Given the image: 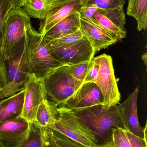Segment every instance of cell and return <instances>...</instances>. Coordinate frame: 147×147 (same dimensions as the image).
I'll return each instance as SVG.
<instances>
[{
	"label": "cell",
	"instance_id": "cell-21",
	"mask_svg": "<svg viewBox=\"0 0 147 147\" xmlns=\"http://www.w3.org/2000/svg\"><path fill=\"white\" fill-rule=\"evenodd\" d=\"M44 128L36 123H29L28 136L19 147H42L43 145Z\"/></svg>",
	"mask_w": 147,
	"mask_h": 147
},
{
	"label": "cell",
	"instance_id": "cell-1",
	"mask_svg": "<svg viewBox=\"0 0 147 147\" xmlns=\"http://www.w3.org/2000/svg\"><path fill=\"white\" fill-rule=\"evenodd\" d=\"M96 136L98 145L111 142L112 130L121 128L128 130L117 105H98L86 109L71 111Z\"/></svg>",
	"mask_w": 147,
	"mask_h": 147
},
{
	"label": "cell",
	"instance_id": "cell-8",
	"mask_svg": "<svg viewBox=\"0 0 147 147\" xmlns=\"http://www.w3.org/2000/svg\"><path fill=\"white\" fill-rule=\"evenodd\" d=\"M23 90L24 101L20 116L28 122H34L39 106L47 98L43 79L37 78L33 74H28Z\"/></svg>",
	"mask_w": 147,
	"mask_h": 147
},
{
	"label": "cell",
	"instance_id": "cell-9",
	"mask_svg": "<svg viewBox=\"0 0 147 147\" xmlns=\"http://www.w3.org/2000/svg\"><path fill=\"white\" fill-rule=\"evenodd\" d=\"M49 50L56 60L66 65L85 61L91 62L96 54L90 43L85 36L73 44Z\"/></svg>",
	"mask_w": 147,
	"mask_h": 147
},
{
	"label": "cell",
	"instance_id": "cell-20",
	"mask_svg": "<svg viewBox=\"0 0 147 147\" xmlns=\"http://www.w3.org/2000/svg\"><path fill=\"white\" fill-rule=\"evenodd\" d=\"M22 7L30 17L41 20L46 15L48 4L47 0H24Z\"/></svg>",
	"mask_w": 147,
	"mask_h": 147
},
{
	"label": "cell",
	"instance_id": "cell-7",
	"mask_svg": "<svg viewBox=\"0 0 147 147\" xmlns=\"http://www.w3.org/2000/svg\"><path fill=\"white\" fill-rule=\"evenodd\" d=\"M95 58L100 65V69L95 83L102 93L104 104L109 106L117 105L121 100V94L114 75L112 57L103 54Z\"/></svg>",
	"mask_w": 147,
	"mask_h": 147
},
{
	"label": "cell",
	"instance_id": "cell-4",
	"mask_svg": "<svg viewBox=\"0 0 147 147\" xmlns=\"http://www.w3.org/2000/svg\"><path fill=\"white\" fill-rule=\"evenodd\" d=\"M43 80L47 98L58 107L69 98L83 83L72 76L66 65L57 68Z\"/></svg>",
	"mask_w": 147,
	"mask_h": 147
},
{
	"label": "cell",
	"instance_id": "cell-29",
	"mask_svg": "<svg viewBox=\"0 0 147 147\" xmlns=\"http://www.w3.org/2000/svg\"><path fill=\"white\" fill-rule=\"evenodd\" d=\"M100 65L95 58H93L89 64L87 74L83 84L88 82L95 83L98 76Z\"/></svg>",
	"mask_w": 147,
	"mask_h": 147
},
{
	"label": "cell",
	"instance_id": "cell-18",
	"mask_svg": "<svg viewBox=\"0 0 147 147\" xmlns=\"http://www.w3.org/2000/svg\"><path fill=\"white\" fill-rule=\"evenodd\" d=\"M127 14L137 22L138 31L146 30L147 27V0H129Z\"/></svg>",
	"mask_w": 147,
	"mask_h": 147
},
{
	"label": "cell",
	"instance_id": "cell-5",
	"mask_svg": "<svg viewBox=\"0 0 147 147\" xmlns=\"http://www.w3.org/2000/svg\"><path fill=\"white\" fill-rule=\"evenodd\" d=\"M56 121L51 128L87 147H96L98 142L91 130L71 111L57 109Z\"/></svg>",
	"mask_w": 147,
	"mask_h": 147
},
{
	"label": "cell",
	"instance_id": "cell-13",
	"mask_svg": "<svg viewBox=\"0 0 147 147\" xmlns=\"http://www.w3.org/2000/svg\"><path fill=\"white\" fill-rule=\"evenodd\" d=\"M79 30L90 43L95 53L116 43L117 39L93 22L80 17Z\"/></svg>",
	"mask_w": 147,
	"mask_h": 147
},
{
	"label": "cell",
	"instance_id": "cell-12",
	"mask_svg": "<svg viewBox=\"0 0 147 147\" xmlns=\"http://www.w3.org/2000/svg\"><path fill=\"white\" fill-rule=\"evenodd\" d=\"M29 123L21 116L0 123V143L4 147H19L28 136Z\"/></svg>",
	"mask_w": 147,
	"mask_h": 147
},
{
	"label": "cell",
	"instance_id": "cell-3",
	"mask_svg": "<svg viewBox=\"0 0 147 147\" xmlns=\"http://www.w3.org/2000/svg\"><path fill=\"white\" fill-rule=\"evenodd\" d=\"M30 18L21 8L12 9L9 12L0 44V54L4 61L12 57L23 45Z\"/></svg>",
	"mask_w": 147,
	"mask_h": 147
},
{
	"label": "cell",
	"instance_id": "cell-32",
	"mask_svg": "<svg viewBox=\"0 0 147 147\" xmlns=\"http://www.w3.org/2000/svg\"><path fill=\"white\" fill-rule=\"evenodd\" d=\"M98 9V8L93 6H84L79 13L80 18L86 19L92 22L93 15Z\"/></svg>",
	"mask_w": 147,
	"mask_h": 147
},
{
	"label": "cell",
	"instance_id": "cell-19",
	"mask_svg": "<svg viewBox=\"0 0 147 147\" xmlns=\"http://www.w3.org/2000/svg\"><path fill=\"white\" fill-rule=\"evenodd\" d=\"M92 22L103 28L119 40L126 38L127 32H123L116 26L98 9L93 16Z\"/></svg>",
	"mask_w": 147,
	"mask_h": 147
},
{
	"label": "cell",
	"instance_id": "cell-11",
	"mask_svg": "<svg viewBox=\"0 0 147 147\" xmlns=\"http://www.w3.org/2000/svg\"><path fill=\"white\" fill-rule=\"evenodd\" d=\"M101 104H104V97L102 92L96 83L88 82L82 84L58 108L72 111Z\"/></svg>",
	"mask_w": 147,
	"mask_h": 147
},
{
	"label": "cell",
	"instance_id": "cell-38",
	"mask_svg": "<svg viewBox=\"0 0 147 147\" xmlns=\"http://www.w3.org/2000/svg\"><path fill=\"white\" fill-rule=\"evenodd\" d=\"M2 108V102L1 99L0 100V111Z\"/></svg>",
	"mask_w": 147,
	"mask_h": 147
},
{
	"label": "cell",
	"instance_id": "cell-28",
	"mask_svg": "<svg viewBox=\"0 0 147 147\" xmlns=\"http://www.w3.org/2000/svg\"><path fill=\"white\" fill-rule=\"evenodd\" d=\"M12 9V0H0V44L5 21Z\"/></svg>",
	"mask_w": 147,
	"mask_h": 147
},
{
	"label": "cell",
	"instance_id": "cell-39",
	"mask_svg": "<svg viewBox=\"0 0 147 147\" xmlns=\"http://www.w3.org/2000/svg\"><path fill=\"white\" fill-rule=\"evenodd\" d=\"M0 147H4L2 145H1V143H0Z\"/></svg>",
	"mask_w": 147,
	"mask_h": 147
},
{
	"label": "cell",
	"instance_id": "cell-23",
	"mask_svg": "<svg viewBox=\"0 0 147 147\" xmlns=\"http://www.w3.org/2000/svg\"><path fill=\"white\" fill-rule=\"evenodd\" d=\"M45 133L58 147H87L50 127L44 128Z\"/></svg>",
	"mask_w": 147,
	"mask_h": 147
},
{
	"label": "cell",
	"instance_id": "cell-16",
	"mask_svg": "<svg viewBox=\"0 0 147 147\" xmlns=\"http://www.w3.org/2000/svg\"><path fill=\"white\" fill-rule=\"evenodd\" d=\"M24 96V90H22L11 96L1 99L2 108L0 111V123L20 115L23 108Z\"/></svg>",
	"mask_w": 147,
	"mask_h": 147
},
{
	"label": "cell",
	"instance_id": "cell-2",
	"mask_svg": "<svg viewBox=\"0 0 147 147\" xmlns=\"http://www.w3.org/2000/svg\"><path fill=\"white\" fill-rule=\"evenodd\" d=\"M24 46L30 72L37 78H44L64 65L53 57L44 36L33 28L31 22L26 27Z\"/></svg>",
	"mask_w": 147,
	"mask_h": 147
},
{
	"label": "cell",
	"instance_id": "cell-25",
	"mask_svg": "<svg viewBox=\"0 0 147 147\" xmlns=\"http://www.w3.org/2000/svg\"><path fill=\"white\" fill-rule=\"evenodd\" d=\"M126 131L121 128L113 129L111 142L113 147H131Z\"/></svg>",
	"mask_w": 147,
	"mask_h": 147
},
{
	"label": "cell",
	"instance_id": "cell-10",
	"mask_svg": "<svg viewBox=\"0 0 147 147\" xmlns=\"http://www.w3.org/2000/svg\"><path fill=\"white\" fill-rule=\"evenodd\" d=\"M86 0H58L48 4L46 15L40 20L39 32L44 35L56 24L75 12L79 13Z\"/></svg>",
	"mask_w": 147,
	"mask_h": 147
},
{
	"label": "cell",
	"instance_id": "cell-24",
	"mask_svg": "<svg viewBox=\"0 0 147 147\" xmlns=\"http://www.w3.org/2000/svg\"><path fill=\"white\" fill-rule=\"evenodd\" d=\"M84 37V36H83L79 29L75 32L59 38L51 40L45 39V38L44 39L48 49H51L66 46L68 45L73 44L82 39Z\"/></svg>",
	"mask_w": 147,
	"mask_h": 147
},
{
	"label": "cell",
	"instance_id": "cell-6",
	"mask_svg": "<svg viewBox=\"0 0 147 147\" xmlns=\"http://www.w3.org/2000/svg\"><path fill=\"white\" fill-rule=\"evenodd\" d=\"M7 62V83L0 92V100L11 96L23 90L27 76L31 73L27 61L24 42L17 53Z\"/></svg>",
	"mask_w": 147,
	"mask_h": 147
},
{
	"label": "cell",
	"instance_id": "cell-22",
	"mask_svg": "<svg viewBox=\"0 0 147 147\" xmlns=\"http://www.w3.org/2000/svg\"><path fill=\"white\" fill-rule=\"evenodd\" d=\"M99 10L122 31L127 32L125 28L126 19L123 7L110 9L99 8Z\"/></svg>",
	"mask_w": 147,
	"mask_h": 147
},
{
	"label": "cell",
	"instance_id": "cell-35",
	"mask_svg": "<svg viewBox=\"0 0 147 147\" xmlns=\"http://www.w3.org/2000/svg\"><path fill=\"white\" fill-rule=\"evenodd\" d=\"M142 60L144 62V64L147 66V53H145L142 55Z\"/></svg>",
	"mask_w": 147,
	"mask_h": 147
},
{
	"label": "cell",
	"instance_id": "cell-33",
	"mask_svg": "<svg viewBox=\"0 0 147 147\" xmlns=\"http://www.w3.org/2000/svg\"><path fill=\"white\" fill-rule=\"evenodd\" d=\"M42 147H58L52 140L48 136V135L45 133V131H44L43 145Z\"/></svg>",
	"mask_w": 147,
	"mask_h": 147
},
{
	"label": "cell",
	"instance_id": "cell-26",
	"mask_svg": "<svg viewBox=\"0 0 147 147\" xmlns=\"http://www.w3.org/2000/svg\"><path fill=\"white\" fill-rule=\"evenodd\" d=\"M86 6H93L102 9H110L123 7L125 0H86Z\"/></svg>",
	"mask_w": 147,
	"mask_h": 147
},
{
	"label": "cell",
	"instance_id": "cell-34",
	"mask_svg": "<svg viewBox=\"0 0 147 147\" xmlns=\"http://www.w3.org/2000/svg\"><path fill=\"white\" fill-rule=\"evenodd\" d=\"M24 0H12V8H18L23 7Z\"/></svg>",
	"mask_w": 147,
	"mask_h": 147
},
{
	"label": "cell",
	"instance_id": "cell-27",
	"mask_svg": "<svg viewBox=\"0 0 147 147\" xmlns=\"http://www.w3.org/2000/svg\"><path fill=\"white\" fill-rule=\"evenodd\" d=\"M90 62L85 61L68 65L70 73L76 79L83 82L87 74L88 67Z\"/></svg>",
	"mask_w": 147,
	"mask_h": 147
},
{
	"label": "cell",
	"instance_id": "cell-30",
	"mask_svg": "<svg viewBox=\"0 0 147 147\" xmlns=\"http://www.w3.org/2000/svg\"><path fill=\"white\" fill-rule=\"evenodd\" d=\"M5 62L0 54V92L6 87L7 83V70Z\"/></svg>",
	"mask_w": 147,
	"mask_h": 147
},
{
	"label": "cell",
	"instance_id": "cell-36",
	"mask_svg": "<svg viewBox=\"0 0 147 147\" xmlns=\"http://www.w3.org/2000/svg\"><path fill=\"white\" fill-rule=\"evenodd\" d=\"M96 147H114L112 146L111 142L108 143V144H105V145H98Z\"/></svg>",
	"mask_w": 147,
	"mask_h": 147
},
{
	"label": "cell",
	"instance_id": "cell-14",
	"mask_svg": "<svg viewBox=\"0 0 147 147\" xmlns=\"http://www.w3.org/2000/svg\"><path fill=\"white\" fill-rule=\"evenodd\" d=\"M139 87L130 93L125 102L118 105L125 120L128 131L140 138L147 137V123L142 129L139 123L137 113Z\"/></svg>",
	"mask_w": 147,
	"mask_h": 147
},
{
	"label": "cell",
	"instance_id": "cell-17",
	"mask_svg": "<svg viewBox=\"0 0 147 147\" xmlns=\"http://www.w3.org/2000/svg\"><path fill=\"white\" fill-rule=\"evenodd\" d=\"M58 108L48 98L45 99L37 109L35 122L42 128L51 127L56 121Z\"/></svg>",
	"mask_w": 147,
	"mask_h": 147
},
{
	"label": "cell",
	"instance_id": "cell-31",
	"mask_svg": "<svg viewBox=\"0 0 147 147\" xmlns=\"http://www.w3.org/2000/svg\"><path fill=\"white\" fill-rule=\"evenodd\" d=\"M126 132L131 147H147V137L140 138L128 130Z\"/></svg>",
	"mask_w": 147,
	"mask_h": 147
},
{
	"label": "cell",
	"instance_id": "cell-37",
	"mask_svg": "<svg viewBox=\"0 0 147 147\" xmlns=\"http://www.w3.org/2000/svg\"><path fill=\"white\" fill-rule=\"evenodd\" d=\"M58 1V0H47V4H49L52 3L56 1Z\"/></svg>",
	"mask_w": 147,
	"mask_h": 147
},
{
	"label": "cell",
	"instance_id": "cell-15",
	"mask_svg": "<svg viewBox=\"0 0 147 147\" xmlns=\"http://www.w3.org/2000/svg\"><path fill=\"white\" fill-rule=\"evenodd\" d=\"M80 25L79 13L75 12L58 22L43 36L48 40L59 38L79 30Z\"/></svg>",
	"mask_w": 147,
	"mask_h": 147
}]
</instances>
